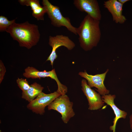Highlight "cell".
I'll list each match as a JSON object with an SVG mask.
<instances>
[{
	"label": "cell",
	"instance_id": "obj_20",
	"mask_svg": "<svg viewBox=\"0 0 132 132\" xmlns=\"http://www.w3.org/2000/svg\"></svg>",
	"mask_w": 132,
	"mask_h": 132
},
{
	"label": "cell",
	"instance_id": "obj_7",
	"mask_svg": "<svg viewBox=\"0 0 132 132\" xmlns=\"http://www.w3.org/2000/svg\"><path fill=\"white\" fill-rule=\"evenodd\" d=\"M49 44L52 48V51L46 60L49 61L53 66L54 61L57 57L56 51L59 47L64 46L71 50L75 46V43L68 36L63 35H57L55 36H49Z\"/></svg>",
	"mask_w": 132,
	"mask_h": 132
},
{
	"label": "cell",
	"instance_id": "obj_8",
	"mask_svg": "<svg viewBox=\"0 0 132 132\" xmlns=\"http://www.w3.org/2000/svg\"><path fill=\"white\" fill-rule=\"evenodd\" d=\"M109 70L107 69L102 74L92 75L88 74L85 70L84 72H80L78 75L87 80L88 84L90 88H96V90L102 96L108 94L110 92L109 90L107 89L104 83L106 75Z\"/></svg>",
	"mask_w": 132,
	"mask_h": 132
},
{
	"label": "cell",
	"instance_id": "obj_14",
	"mask_svg": "<svg viewBox=\"0 0 132 132\" xmlns=\"http://www.w3.org/2000/svg\"><path fill=\"white\" fill-rule=\"evenodd\" d=\"M44 87L40 84L35 82L31 84L26 91L22 92V98L29 103L34 99L41 92Z\"/></svg>",
	"mask_w": 132,
	"mask_h": 132
},
{
	"label": "cell",
	"instance_id": "obj_5",
	"mask_svg": "<svg viewBox=\"0 0 132 132\" xmlns=\"http://www.w3.org/2000/svg\"><path fill=\"white\" fill-rule=\"evenodd\" d=\"M23 75L24 77L28 78L36 79L50 77L56 82L58 86V89L56 91L58 92L61 95L66 94L67 92V87L61 83L59 80L55 69L48 71L46 70L41 71L34 67L28 66L24 69Z\"/></svg>",
	"mask_w": 132,
	"mask_h": 132
},
{
	"label": "cell",
	"instance_id": "obj_16",
	"mask_svg": "<svg viewBox=\"0 0 132 132\" xmlns=\"http://www.w3.org/2000/svg\"><path fill=\"white\" fill-rule=\"evenodd\" d=\"M16 82L18 86L22 90V92L27 91L30 88V85L26 79L18 78Z\"/></svg>",
	"mask_w": 132,
	"mask_h": 132
},
{
	"label": "cell",
	"instance_id": "obj_6",
	"mask_svg": "<svg viewBox=\"0 0 132 132\" xmlns=\"http://www.w3.org/2000/svg\"><path fill=\"white\" fill-rule=\"evenodd\" d=\"M61 95L57 91L48 94L43 92L27 105V108L33 112L41 115L45 112V108Z\"/></svg>",
	"mask_w": 132,
	"mask_h": 132
},
{
	"label": "cell",
	"instance_id": "obj_10",
	"mask_svg": "<svg viewBox=\"0 0 132 132\" xmlns=\"http://www.w3.org/2000/svg\"><path fill=\"white\" fill-rule=\"evenodd\" d=\"M73 3L79 11L85 12L93 19L100 21L101 15L96 0H74Z\"/></svg>",
	"mask_w": 132,
	"mask_h": 132
},
{
	"label": "cell",
	"instance_id": "obj_4",
	"mask_svg": "<svg viewBox=\"0 0 132 132\" xmlns=\"http://www.w3.org/2000/svg\"><path fill=\"white\" fill-rule=\"evenodd\" d=\"M73 104L68 96L65 94L56 98L48 106L47 108L49 110H54L59 113L63 122L67 123L75 114L72 108Z\"/></svg>",
	"mask_w": 132,
	"mask_h": 132
},
{
	"label": "cell",
	"instance_id": "obj_17",
	"mask_svg": "<svg viewBox=\"0 0 132 132\" xmlns=\"http://www.w3.org/2000/svg\"><path fill=\"white\" fill-rule=\"evenodd\" d=\"M6 72V69L4 64L2 61L0 60V83L1 84L3 79Z\"/></svg>",
	"mask_w": 132,
	"mask_h": 132
},
{
	"label": "cell",
	"instance_id": "obj_1",
	"mask_svg": "<svg viewBox=\"0 0 132 132\" xmlns=\"http://www.w3.org/2000/svg\"><path fill=\"white\" fill-rule=\"evenodd\" d=\"M6 32L18 42L20 46L28 49L36 45L40 38L38 26L28 21L21 23L15 22Z\"/></svg>",
	"mask_w": 132,
	"mask_h": 132
},
{
	"label": "cell",
	"instance_id": "obj_18",
	"mask_svg": "<svg viewBox=\"0 0 132 132\" xmlns=\"http://www.w3.org/2000/svg\"><path fill=\"white\" fill-rule=\"evenodd\" d=\"M129 123L130 128L132 131V113L129 117Z\"/></svg>",
	"mask_w": 132,
	"mask_h": 132
},
{
	"label": "cell",
	"instance_id": "obj_13",
	"mask_svg": "<svg viewBox=\"0 0 132 132\" xmlns=\"http://www.w3.org/2000/svg\"><path fill=\"white\" fill-rule=\"evenodd\" d=\"M18 2L22 6H29L32 11V15L38 21L44 20V15L46 10L44 6H41L38 0H19Z\"/></svg>",
	"mask_w": 132,
	"mask_h": 132
},
{
	"label": "cell",
	"instance_id": "obj_11",
	"mask_svg": "<svg viewBox=\"0 0 132 132\" xmlns=\"http://www.w3.org/2000/svg\"><path fill=\"white\" fill-rule=\"evenodd\" d=\"M104 5L111 14L115 23L123 24L126 19L122 15L123 4L117 0H109L104 1Z\"/></svg>",
	"mask_w": 132,
	"mask_h": 132
},
{
	"label": "cell",
	"instance_id": "obj_19",
	"mask_svg": "<svg viewBox=\"0 0 132 132\" xmlns=\"http://www.w3.org/2000/svg\"><path fill=\"white\" fill-rule=\"evenodd\" d=\"M129 0H118V1L120 3L123 4L125 2Z\"/></svg>",
	"mask_w": 132,
	"mask_h": 132
},
{
	"label": "cell",
	"instance_id": "obj_12",
	"mask_svg": "<svg viewBox=\"0 0 132 132\" xmlns=\"http://www.w3.org/2000/svg\"><path fill=\"white\" fill-rule=\"evenodd\" d=\"M102 98L105 103L109 106L113 110L115 115L113 121V125L110 126V129L113 132H115L116 123L120 118H126L127 113L124 111L118 108L114 103V99L116 98L115 95L107 94L102 96Z\"/></svg>",
	"mask_w": 132,
	"mask_h": 132
},
{
	"label": "cell",
	"instance_id": "obj_3",
	"mask_svg": "<svg viewBox=\"0 0 132 132\" xmlns=\"http://www.w3.org/2000/svg\"><path fill=\"white\" fill-rule=\"evenodd\" d=\"M42 3L53 25L57 27H65L71 32L77 34V28L72 25L69 18L63 16L59 7L52 5L48 0H43Z\"/></svg>",
	"mask_w": 132,
	"mask_h": 132
},
{
	"label": "cell",
	"instance_id": "obj_15",
	"mask_svg": "<svg viewBox=\"0 0 132 132\" xmlns=\"http://www.w3.org/2000/svg\"><path fill=\"white\" fill-rule=\"evenodd\" d=\"M15 22V19L10 21L7 18L2 15L0 16V31H6L7 29Z\"/></svg>",
	"mask_w": 132,
	"mask_h": 132
},
{
	"label": "cell",
	"instance_id": "obj_9",
	"mask_svg": "<svg viewBox=\"0 0 132 132\" xmlns=\"http://www.w3.org/2000/svg\"><path fill=\"white\" fill-rule=\"evenodd\" d=\"M81 89L88 102V109L97 110L104 105V102L100 95L91 88L88 85L87 80L83 79L81 81Z\"/></svg>",
	"mask_w": 132,
	"mask_h": 132
},
{
	"label": "cell",
	"instance_id": "obj_2",
	"mask_svg": "<svg viewBox=\"0 0 132 132\" xmlns=\"http://www.w3.org/2000/svg\"><path fill=\"white\" fill-rule=\"evenodd\" d=\"M99 23L100 21L87 14L77 28L80 46L85 51L91 50L99 42L101 34Z\"/></svg>",
	"mask_w": 132,
	"mask_h": 132
}]
</instances>
